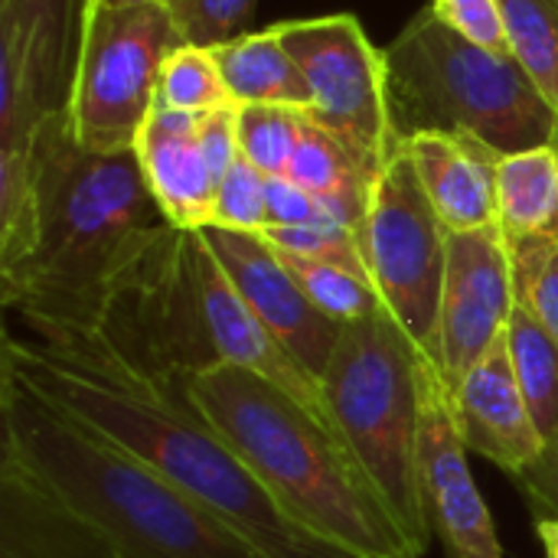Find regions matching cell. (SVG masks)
I'll return each mask as SVG.
<instances>
[{
    "instance_id": "1",
    "label": "cell",
    "mask_w": 558,
    "mask_h": 558,
    "mask_svg": "<svg viewBox=\"0 0 558 558\" xmlns=\"http://www.w3.org/2000/svg\"><path fill=\"white\" fill-rule=\"evenodd\" d=\"M3 330L0 369L183 487L275 558H350L298 526L190 399V376L157 369L95 324Z\"/></svg>"
},
{
    "instance_id": "2",
    "label": "cell",
    "mask_w": 558,
    "mask_h": 558,
    "mask_svg": "<svg viewBox=\"0 0 558 558\" xmlns=\"http://www.w3.org/2000/svg\"><path fill=\"white\" fill-rule=\"evenodd\" d=\"M39 242L0 278V301L26 324L92 320L118 278L170 229L134 150H85L65 108L36 137Z\"/></svg>"
},
{
    "instance_id": "3",
    "label": "cell",
    "mask_w": 558,
    "mask_h": 558,
    "mask_svg": "<svg viewBox=\"0 0 558 558\" xmlns=\"http://www.w3.org/2000/svg\"><path fill=\"white\" fill-rule=\"evenodd\" d=\"M186 389L275 504L311 536L350 558H415L373 477L324 418L232 363L199 369Z\"/></svg>"
},
{
    "instance_id": "4",
    "label": "cell",
    "mask_w": 558,
    "mask_h": 558,
    "mask_svg": "<svg viewBox=\"0 0 558 558\" xmlns=\"http://www.w3.org/2000/svg\"><path fill=\"white\" fill-rule=\"evenodd\" d=\"M3 451L98 526L121 558H275L85 422L0 369Z\"/></svg>"
},
{
    "instance_id": "5",
    "label": "cell",
    "mask_w": 558,
    "mask_h": 558,
    "mask_svg": "<svg viewBox=\"0 0 558 558\" xmlns=\"http://www.w3.org/2000/svg\"><path fill=\"white\" fill-rule=\"evenodd\" d=\"M399 141L422 131L474 134L500 154L558 144V114L510 52L484 49L428 7L386 49Z\"/></svg>"
},
{
    "instance_id": "6",
    "label": "cell",
    "mask_w": 558,
    "mask_h": 558,
    "mask_svg": "<svg viewBox=\"0 0 558 558\" xmlns=\"http://www.w3.org/2000/svg\"><path fill=\"white\" fill-rule=\"evenodd\" d=\"M418 347L383 304L373 317L343 327L320 389L347 448L389 504L412 556L422 558L432 536L422 487V383Z\"/></svg>"
},
{
    "instance_id": "7",
    "label": "cell",
    "mask_w": 558,
    "mask_h": 558,
    "mask_svg": "<svg viewBox=\"0 0 558 558\" xmlns=\"http://www.w3.org/2000/svg\"><path fill=\"white\" fill-rule=\"evenodd\" d=\"M183 43L167 3L85 16L65 105L75 141L95 154L134 150L157 105L160 65Z\"/></svg>"
},
{
    "instance_id": "8",
    "label": "cell",
    "mask_w": 558,
    "mask_h": 558,
    "mask_svg": "<svg viewBox=\"0 0 558 558\" xmlns=\"http://www.w3.org/2000/svg\"><path fill=\"white\" fill-rule=\"evenodd\" d=\"M360 245L383 304L399 320L405 337L435 360L448 229L438 219L402 144L373 180Z\"/></svg>"
},
{
    "instance_id": "9",
    "label": "cell",
    "mask_w": 558,
    "mask_h": 558,
    "mask_svg": "<svg viewBox=\"0 0 558 558\" xmlns=\"http://www.w3.org/2000/svg\"><path fill=\"white\" fill-rule=\"evenodd\" d=\"M281 33L307 85L304 111L379 173L402 144L389 108L386 49L373 46L353 13L284 20Z\"/></svg>"
},
{
    "instance_id": "10",
    "label": "cell",
    "mask_w": 558,
    "mask_h": 558,
    "mask_svg": "<svg viewBox=\"0 0 558 558\" xmlns=\"http://www.w3.org/2000/svg\"><path fill=\"white\" fill-rule=\"evenodd\" d=\"M134 154L170 226L199 232L213 222L216 193L239 160V105L216 111L154 105Z\"/></svg>"
},
{
    "instance_id": "11",
    "label": "cell",
    "mask_w": 558,
    "mask_h": 558,
    "mask_svg": "<svg viewBox=\"0 0 558 558\" xmlns=\"http://www.w3.org/2000/svg\"><path fill=\"white\" fill-rule=\"evenodd\" d=\"M517 304V265L500 226L448 232L435 363L451 392L494 350V343L507 337Z\"/></svg>"
},
{
    "instance_id": "12",
    "label": "cell",
    "mask_w": 558,
    "mask_h": 558,
    "mask_svg": "<svg viewBox=\"0 0 558 558\" xmlns=\"http://www.w3.org/2000/svg\"><path fill=\"white\" fill-rule=\"evenodd\" d=\"M418 383H422V487L428 500L432 526L438 530L451 558H504L497 526L481 497V487L468 464V448L461 441L451 389L438 363L422 350L418 353Z\"/></svg>"
},
{
    "instance_id": "13",
    "label": "cell",
    "mask_w": 558,
    "mask_h": 558,
    "mask_svg": "<svg viewBox=\"0 0 558 558\" xmlns=\"http://www.w3.org/2000/svg\"><path fill=\"white\" fill-rule=\"evenodd\" d=\"M199 232L255 317L320 383L347 324H337L307 298L294 271L262 235L219 226H206Z\"/></svg>"
},
{
    "instance_id": "14",
    "label": "cell",
    "mask_w": 558,
    "mask_h": 558,
    "mask_svg": "<svg viewBox=\"0 0 558 558\" xmlns=\"http://www.w3.org/2000/svg\"><path fill=\"white\" fill-rule=\"evenodd\" d=\"M196 278H199V301H203L206 333H209L216 363H232V366H242V369L268 379L281 392H288L294 402H301L307 412H314L330 428H337L320 383L255 317V311L245 304V298L235 291V284L222 271L219 258L206 245L203 232H196Z\"/></svg>"
},
{
    "instance_id": "15",
    "label": "cell",
    "mask_w": 558,
    "mask_h": 558,
    "mask_svg": "<svg viewBox=\"0 0 558 558\" xmlns=\"http://www.w3.org/2000/svg\"><path fill=\"white\" fill-rule=\"evenodd\" d=\"M451 412L464 448L504 468L510 477H520L546 451L517 383L507 337H500L494 350L458 383L451 392Z\"/></svg>"
},
{
    "instance_id": "16",
    "label": "cell",
    "mask_w": 558,
    "mask_h": 558,
    "mask_svg": "<svg viewBox=\"0 0 558 558\" xmlns=\"http://www.w3.org/2000/svg\"><path fill=\"white\" fill-rule=\"evenodd\" d=\"M0 558H121L114 543L0 451Z\"/></svg>"
},
{
    "instance_id": "17",
    "label": "cell",
    "mask_w": 558,
    "mask_h": 558,
    "mask_svg": "<svg viewBox=\"0 0 558 558\" xmlns=\"http://www.w3.org/2000/svg\"><path fill=\"white\" fill-rule=\"evenodd\" d=\"M448 232L497 226L500 150L461 131H422L402 141Z\"/></svg>"
},
{
    "instance_id": "18",
    "label": "cell",
    "mask_w": 558,
    "mask_h": 558,
    "mask_svg": "<svg viewBox=\"0 0 558 558\" xmlns=\"http://www.w3.org/2000/svg\"><path fill=\"white\" fill-rule=\"evenodd\" d=\"M82 20L85 0H0V26L23 43L33 95L46 118L69 105Z\"/></svg>"
},
{
    "instance_id": "19",
    "label": "cell",
    "mask_w": 558,
    "mask_h": 558,
    "mask_svg": "<svg viewBox=\"0 0 558 558\" xmlns=\"http://www.w3.org/2000/svg\"><path fill=\"white\" fill-rule=\"evenodd\" d=\"M497 226L510 248L558 242V144L500 157Z\"/></svg>"
},
{
    "instance_id": "20",
    "label": "cell",
    "mask_w": 558,
    "mask_h": 558,
    "mask_svg": "<svg viewBox=\"0 0 558 558\" xmlns=\"http://www.w3.org/2000/svg\"><path fill=\"white\" fill-rule=\"evenodd\" d=\"M284 180L324 199L343 226L360 232L376 173L337 134H330L307 114L301 144L288 163Z\"/></svg>"
},
{
    "instance_id": "21",
    "label": "cell",
    "mask_w": 558,
    "mask_h": 558,
    "mask_svg": "<svg viewBox=\"0 0 558 558\" xmlns=\"http://www.w3.org/2000/svg\"><path fill=\"white\" fill-rule=\"evenodd\" d=\"M222 78L235 105H294L307 108V85L284 46L281 23L258 33H242L213 46Z\"/></svg>"
},
{
    "instance_id": "22",
    "label": "cell",
    "mask_w": 558,
    "mask_h": 558,
    "mask_svg": "<svg viewBox=\"0 0 558 558\" xmlns=\"http://www.w3.org/2000/svg\"><path fill=\"white\" fill-rule=\"evenodd\" d=\"M507 347L523 399L549 448L558 438V340L520 301L507 327Z\"/></svg>"
},
{
    "instance_id": "23",
    "label": "cell",
    "mask_w": 558,
    "mask_h": 558,
    "mask_svg": "<svg viewBox=\"0 0 558 558\" xmlns=\"http://www.w3.org/2000/svg\"><path fill=\"white\" fill-rule=\"evenodd\" d=\"M39 242L36 150L0 147V278H10Z\"/></svg>"
},
{
    "instance_id": "24",
    "label": "cell",
    "mask_w": 558,
    "mask_h": 558,
    "mask_svg": "<svg viewBox=\"0 0 558 558\" xmlns=\"http://www.w3.org/2000/svg\"><path fill=\"white\" fill-rule=\"evenodd\" d=\"M510 56L558 114V0H500Z\"/></svg>"
},
{
    "instance_id": "25",
    "label": "cell",
    "mask_w": 558,
    "mask_h": 558,
    "mask_svg": "<svg viewBox=\"0 0 558 558\" xmlns=\"http://www.w3.org/2000/svg\"><path fill=\"white\" fill-rule=\"evenodd\" d=\"M157 105L173 111H216L235 105L213 46L183 43L163 59L157 78Z\"/></svg>"
},
{
    "instance_id": "26",
    "label": "cell",
    "mask_w": 558,
    "mask_h": 558,
    "mask_svg": "<svg viewBox=\"0 0 558 558\" xmlns=\"http://www.w3.org/2000/svg\"><path fill=\"white\" fill-rule=\"evenodd\" d=\"M307 111L294 105H239V154L265 177H284Z\"/></svg>"
},
{
    "instance_id": "27",
    "label": "cell",
    "mask_w": 558,
    "mask_h": 558,
    "mask_svg": "<svg viewBox=\"0 0 558 558\" xmlns=\"http://www.w3.org/2000/svg\"><path fill=\"white\" fill-rule=\"evenodd\" d=\"M281 258L301 281L307 298L337 324H353V320L373 317L383 307L376 284L363 271H353L343 265H327V262L288 258V255H281Z\"/></svg>"
},
{
    "instance_id": "28",
    "label": "cell",
    "mask_w": 558,
    "mask_h": 558,
    "mask_svg": "<svg viewBox=\"0 0 558 558\" xmlns=\"http://www.w3.org/2000/svg\"><path fill=\"white\" fill-rule=\"evenodd\" d=\"M262 239L288 258H304V262H327V265H343L353 271H366L360 232L350 226H268ZM373 281V278H369Z\"/></svg>"
},
{
    "instance_id": "29",
    "label": "cell",
    "mask_w": 558,
    "mask_h": 558,
    "mask_svg": "<svg viewBox=\"0 0 558 558\" xmlns=\"http://www.w3.org/2000/svg\"><path fill=\"white\" fill-rule=\"evenodd\" d=\"M209 226L248 232V235H262L268 229V177L242 154L216 193Z\"/></svg>"
},
{
    "instance_id": "30",
    "label": "cell",
    "mask_w": 558,
    "mask_h": 558,
    "mask_svg": "<svg viewBox=\"0 0 558 558\" xmlns=\"http://www.w3.org/2000/svg\"><path fill=\"white\" fill-rule=\"evenodd\" d=\"M258 0H167V10L186 43L219 46L229 43L252 23Z\"/></svg>"
},
{
    "instance_id": "31",
    "label": "cell",
    "mask_w": 558,
    "mask_h": 558,
    "mask_svg": "<svg viewBox=\"0 0 558 558\" xmlns=\"http://www.w3.org/2000/svg\"><path fill=\"white\" fill-rule=\"evenodd\" d=\"M517 265V288L520 301L553 330L558 340V242L533 245V248H510Z\"/></svg>"
},
{
    "instance_id": "32",
    "label": "cell",
    "mask_w": 558,
    "mask_h": 558,
    "mask_svg": "<svg viewBox=\"0 0 558 558\" xmlns=\"http://www.w3.org/2000/svg\"><path fill=\"white\" fill-rule=\"evenodd\" d=\"M428 10L464 39L494 52H510L500 0H432Z\"/></svg>"
},
{
    "instance_id": "33",
    "label": "cell",
    "mask_w": 558,
    "mask_h": 558,
    "mask_svg": "<svg viewBox=\"0 0 558 558\" xmlns=\"http://www.w3.org/2000/svg\"><path fill=\"white\" fill-rule=\"evenodd\" d=\"M333 209L284 177H268V226H333ZM343 226V222H340Z\"/></svg>"
},
{
    "instance_id": "34",
    "label": "cell",
    "mask_w": 558,
    "mask_h": 558,
    "mask_svg": "<svg viewBox=\"0 0 558 558\" xmlns=\"http://www.w3.org/2000/svg\"><path fill=\"white\" fill-rule=\"evenodd\" d=\"M530 500L536 520H558V438L530 464L520 477H513Z\"/></svg>"
},
{
    "instance_id": "35",
    "label": "cell",
    "mask_w": 558,
    "mask_h": 558,
    "mask_svg": "<svg viewBox=\"0 0 558 558\" xmlns=\"http://www.w3.org/2000/svg\"><path fill=\"white\" fill-rule=\"evenodd\" d=\"M536 533L546 549V558H558V520H536Z\"/></svg>"
},
{
    "instance_id": "36",
    "label": "cell",
    "mask_w": 558,
    "mask_h": 558,
    "mask_svg": "<svg viewBox=\"0 0 558 558\" xmlns=\"http://www.w3.org/2000/svg\"><path fill=\"white\" fill-rule=\"evenodd\" d=\"M154 3H167V0H92L88 10H85V16H92V13L101 10V7H108V10H128V7H154ZM82 23H85V20H82Z\"/></svg>"
},
{
    "instance_id": "37",
    "label": "cell",
    "mask_w": 558,
    "mask_h": 558,
    "mask_svg": "<svg viewBox=\"0 0 558 558\" xmlns=\"http://www.w3.org/2000/svg\"><path fill=\"white\" fill-rule=\"evenodd\" d=\"M88 3H92V0H85V10H88Z\"/></svg>"
}]
</instances>
